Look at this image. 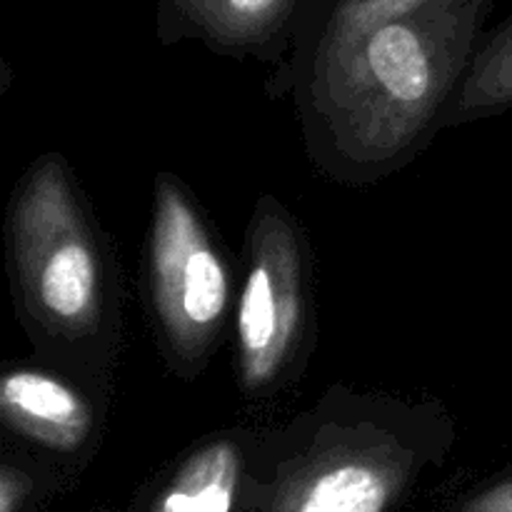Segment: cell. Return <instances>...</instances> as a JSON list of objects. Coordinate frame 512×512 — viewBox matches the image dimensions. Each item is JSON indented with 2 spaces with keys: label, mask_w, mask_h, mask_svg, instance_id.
<instances>
[{
  "label": "cell",
  "mask_w": 512,
  "mask_h": 512,
  "mask_svg": "<svg viewBox=\"0 0 512 512\" xmlns=\"http://www.w3.org/2000/svg\"><path fill=\"white\" fill-rule=\"evenodd\" d=\"M488 15L483 5L360 15L343 0H303L295 100L320 168L368 183L413 158L443 128Z\"/></svg>",
  "instance_id": "6da1fadb"
},
{
  "label": "cell",
  "mask_w": 512,
  "mask_h": 512,
  "mask_svg": "<svg viewBox=\"0 0 512 512\" xmlns=\"http://www.w3.org/2000/svg\"><path fill=\"white\" fill-rule=\"evenodd\" d=\"M8 253L20 308L63 348L90 345L110 320V280L100 238L58 155L30 165L8 210Z\"/></svg>",
  "instance_id": "7a4b0ae2"
},
{
  "label": "cell",
  "mask_w": 512,
  "mask_h": 512,
  "mask_svg": "<svg viewBox=\"0 0 512 512\" xmlns=\"http://www.w3.org/2000/svg\"><path fill=\"white\" fill-rule=\"evenodd\" d=\"M310 338V250L298 220L263 195L245 243V273L235 313V373L245 395L260 398L298 373Z\"/></svg>",
  "instance_id": "3957f363"
},
{
  "label": "cell",
  "mask_w": 512,
  "mask_h": 512,
  "mask_svg": "<svg viewBox=\"0 0 512 512\" xmlns=\"http://www.w3.org/2000/svg\"><path fill=\"white\" fill-rule=\"evenodd\" d=\"M148 298L168 360L183 375L198 373L228 318L230 273L203 213L170 173L155 178Z\"/></svg>",
  "instance_id": "277c9868"
},
{
  "label": "cell",
  "mask_w": 512,
  "mask_h": 512,
  "mask_svg": "<svg viewBox=\"0 0 512 512\" xmlns=\"http://www.w3.org/2000/svg\"><path fill=\"white\" fill-rule=\"evenodd\" d=\"M373 410L325 418L308 450L290 460L268 512H388L410 483L418 450L400 415Z\"/></svg>",
  "instance_id": "5b68a950"
},
{
  "label": "cell",
  "mask_w": 512,
  "mask_h": 512,
  "mask_svg": "<svg viewBox=\"0 0 512 512\" xmlns=\"http://www.w3.org/2000/svg\"><path fill=\"white\" fill-rule=\"evenodd\" d=\"M303 0H158L163 43L195 38L215 53H278L295 33Z\"/></svg>",
  "instance_id": "8992f818"
},
{
  "label": "cell",
  "mask_w": 512,
  "mask_h": 512,
  "mask_svg": "<svg viewBox=\"0 0 512 512\" xmlns=\"http://www.w3.org/2000/svg\"><path fill=\"white\" fill-rule=\"evenodd\" d=\"M0 415L10 430L55 453H78L95 430L93 403L73 383L28 365L3 373Z\"/></svg>",
  "instance_id": "52a82bcc"
},
{
  "label": "cell",
  "mask_w": 512,
  "mask_h": 512,
  "mask_svg": "<svg viewBox=\"0 0 512 512\" xmlns=\"http://www.w3.org/2000/svg\"><path fill=\"white\" fill-rule=\"evenodd\" d=\"M243 475V450L215 438L183 460L150 512H230Z\"/></svg>",
  "instance_id": "ba28073f"
},
{
  "label": "cell",
  "mask_w": 512,
  "mask_h": 512,
  "mask_svg": "<svg viewBox=\"0 0 512 512\" xmlns=\"http://www.w3.org/2000/svg\"><path fill=\"white\" fill-rule=\"evenodd\" d=\"M512 108V13L490 35H483L448 110L443 125L490 118Z\"/></svg>",
  "instance_id": "9c48e42d"
},
{
  "label": "cell",
  "mask_w": 512,
  "mask_h": 512,
  "mask_svg": "<svg viewBox=\"0 0 512 512\" xmlns=\"http://www.w3.org/2000/svg\"><path fill=\"white\" fill-rule=\"evenodd\" d=\"M343 3L360 15H390L428 8V5H483L493 10L495 0H343Z\"/></svg>",
  "instance_id": "30bf717a"
},
{
  "label": "cell",
  "mask_w": 512,
  "mask_h": 512,
  "mask_svg": "<svg viewBox=\"0 0 512 512\" xmlns=\"http://www.w3.org/2000/svg\"><path fill=\"white\" fill-rule=\"evenodd\" d=\"M458 512H512V470L470 495Z\"/></svg>",
  "instance_id": "8fae6325"
},
{
  "label": "cell",
  "mask_w": 512,
  "mask_h": 512,
  "mask_svg": "<svg viewBox=\"0 0 512 512\" xmlns=\"http://www.w3.org/2000/svg\"><path fill=\"white\" fill-rule=\"evenodd\" d=\"M33 490V480L25 470L5 463L0 468V512H20Z\"/></svg>",
  "instance_id": "7c38bea8"
}]
</instances>
